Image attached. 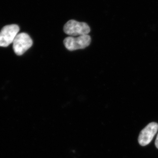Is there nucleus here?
<instances>
[{
	"label": "nucleus",
	"mask_w": 158,
	"mask_h": 158,
	"mask_svg": "<svg viewBox=\"0 0 158 158\" xmlns=\"http://www.w3.org/2000/svg\"><path fill=\"white\" fill-rule=\"evenodd\" d=\"M19 31V27L16 24L4 27L0 32V47H6L13 43Z\"/></svg>",
	"instance_id": "20e7f679"
},
{
	"label": "nucleus",
	"mask_w": 158,
	"mask_h": 158,
	"mask_svg": "<svg viewBox=\"0 0 158 158\" xmlns=\"http://www.w3.org/2000/svg\"><path fill=\"white\" fill-rule=\"evenodd\" d=\"M63 30L67 35L75 37L88 35L90 33V29L86 23L70 20L65 24Z\"/></svg>",
	"instance_id": "f257e3e1"
},
{
	"label": "nucleus",
	"mask_w": 158,
	"mask_h": 158,
	"mask_svg": "<svg viewBox=\"0 0 158 158\" xmlns=\"http://www.w3.org/2000/svg\"><path fill=\"white\" fill-rule=\"evenodd\" d=\"M158 124L156 123H149L140 132L138 137V142L142 146H146L151 142L157 132Z\"/></svg>",
	"instance_id": "39448f33"
},
{
	"label": "nucleus",
	"mask_w": 158,
	"mask_h": 158,
	"mask_svg": "<svg viewBox=\"0 0 158 158\" xmlns=\"http://www.w3.org/2000/svg\"><path fill=\"white\" fill-rule=\"evenodd\" d=\"M91 43V37L89 35H84L77 37H69L65 38L63 43L65 48L70 51L86 48Z\"/></svg>",
	"instance_id": "f03ea898"
},
{
	"label": "nucleus",
	"mask_w": 158,
	"mask_h": 158,
	"mask_svg": "<svg viewBox=\"0 0 158 158\" xmlns=\"http://www.w3.org/2000/svg\"><path fill=\"white\" fill-rule=\"evenodd\" d=\"M33 45L31 37L27 33L18 34L13 42V48L15 53L21 56Z\"/></svg>",
	"instance_id": "7ed1b4c3"
},
{
	"label": "nucleus",
	"mask_w": 158,
	"mask_h": 158,
	"mask_svg": "<svg viewBox=\"0 0 158 158\" xmlns=\"http://www.w3.org/2000/svg\"><path fill=\"white\" fill-rule=\"evenodd\" d=\"M155 145L157 148H158V134L157 136V138H156Z\"/></svg>",
	"instance_id": "423d86ee"
}]
</instances>
